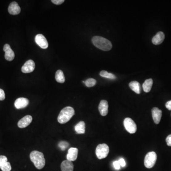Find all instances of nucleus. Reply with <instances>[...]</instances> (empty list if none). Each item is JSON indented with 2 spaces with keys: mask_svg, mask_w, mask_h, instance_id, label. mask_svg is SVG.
I'll return each mask as SVG.
<instances>
[{
  "mask_svg": "<svg viewBox=\"0 0 171 171\" xmlns=\"http://www.w3.org/2000/svg\"><path fill=\"white\" fill-rule=\"evenodd\" d=\"M92 42L96 48L103 51H110L112 48L111 42L102 37L94 36L92 39Z\"/></svg>",
  "mask_w": 171,
  "mask_h": 171,
  "instance_id": "nucleus-1",
  "label": "nucleus"
},
{
  "mask_svg": "<svg viewBox=\"0 0 171 171\" xmlns=\"http://www.w3.org/2000/svg\"><path fill=\"white\" fill-rule=\"evenodd\" d=\"M31 160L38 169H43L45 165L43 153L38 151H33L30 155Z\"/></svg>",
  "mask_w": 171,
  "mask_h": 171,
  "instance_id": "nucleus-2",
  "label": "nucleus"
},
{
  "mask_svg": "<svg viewBox=\"0 0 171 171\" xmlns=\"http://www.w3.org/2000/svg\"><path fill=\"white\" fill-rule=\"evenodd\" d=\"M75 115V110L71 107H67L62 109L58 117L59 123L61 124L66 123Z\"/></svg>",
  "mask_w": 171,
  "mask_h": 171,
  "instance_id": "nucleus-3",
  "label": "nucleus"
},
{
  "mask_svg": "<svg viewBox=\"0 0 171 171\" xmlns=\"http://www.w3.org/2000/svg\"><path fill=\"white\" fill-rule=\"evenodd\" d=\"M109 152V147L106 144L99 145L96 150V156L99 159H102L107 157Z\"/></svg>",
  "mask_w": 171,
  "mask_h": 171,
  "instance_id": "nucleus-4",
  "label": "nucleus"
},
{
  "mask_svg": "<svg viewBox=\"0 0 171 171\" xmlns=\"http://www.w3.org/2000/svg\"><path fill=\"white\" fill-rule=\"evenodd\" d=\"M157 160V153L155 152H150L146 154L145 158V166L147 168H152L155 165Z\"/></svg>",
  "mask_w": 171,
  "mask_h": 171,
  "instance_id": "nucleus-5",
  "label": "nucleus"
},
{
  "mask_svg": "<svg viewBox=\"0 0 171 171\" xmlns=\"http://www.w3.org/2000/svg\"><path fill=\"white\" fill-rule=\"evenodd\" d=\"M124 125L125 129L130 134H134L137 130V126L131 118L127 117L124 121Z\"/></svg>",
  "mask_w": 171,
  "mask_h": 171,
  "instance_id": "nucleus-6",
  "label": "nucleus"
},
{
  "mask_svg": "<svg viewBox=\"0 0 171 171\" xmlns=\"http://www.w3.org/2000/svg\"><path fill=\"white\" fill-rule=\"evenodd\" d=\"M35 41L37 44L43 49H47L49 46L48 41L43 34H39L35 38Z\"/></svg>",
  "mask_w": 171,
  "mask_h": 171,
  "instance_id": "nucleus-7",
  "label": "nucleus"
},
{
  "mask_svg": "<svg viewBox=\"0 0 171 171\" xmlns=\"http://www.w3.org/2000/svg\"><path fill=\"white\" fill-rule=\"evenodd\" d=\"M35 67L34 61L31 59L26 61L22 67V71L24 73H29L33 71Z\"/></svg>",
  "mask_w": 171,
  "mask_h": 171,
  "instance_id": "nucleus-8",
  "label": "nucleus"
},
{
  "mask_svg": "<svg viewBox=\"0 0 171 171\" xmlns=\"http://www.w3.org/2000/svg\"><path fill=\"white\" fill-rule=\"evenodd\" d=\"M0 168L2 171H10L11 165L8 162V159L4 156H0Z\"/></svg>",
  "mask_w": 171,
  "mask_h": 171,
  "instance_id": "nucleus-9",
  "label": "nucleus"
},
{
  "mask_svg": "<svg viewBox=\"0 0 171 171\" xmlns=\"http://www.w3.org/2000/svg\"><path fill=\"white\" fill-rule=\"evenodd\" d=\"M3 51L5 52V58L7 60L11 61L14 59L15 54L14 51L10 48V46L8 44L4 45Z\"/></svg>",
  "mask_w": 171,
  "mask_h": 171,
  "instance_id": "nucleus-10",
  "label": "nucleus"
},
{
  "mask_svg": "<svg viewBox=\"0 0 171 171\" xmlns=\"http://www.w3.org/2000/svg\"><path fill=\"white\" fill-rule=\"evenodd\" d=\"M29 103L28 99L24 98H18L14 102L15 107L17 109H22L26 108Z\"/></svg>",
  "mask_w": 171,
  "mask_h": 171,
  "instance_id": "nucleus-11",
  "label": "nucleus"
},
{
  "mask_svg": "<svg viewBox=\"0 0 171 171\" xmlns=\"http://www.w3.org/2000/svg\"><path fill=\"white\" fill-rule=\"evenodd\" d=\"M32 120V117L31 116L27 115L22 118L18 122V126L21 128H24L28 127L29 125Z\"/></svg>",
  "mask_w": 171,
  "mask_h": 171,
  "instance_id": "nucleus-12",
  "label": "nucleus"
},
{
  "mask_svg": "<svg viewBox=\"0 0 171 171\" xmlns=\"http://www.w3.org/2000/svg\"><path fill=\"white\" fill-rule=\"evenodd\" d=\"M153 118V121L156 124H158L161 121L162 116V110L157 108H153L152 110Z\"/></svg>",
  "mask_w": 171,
  "mask_h": 171,
  "instance_id": "nucleus-13",
  "label": "nucleus"
},
{
  "mask_svg": "<svg viewBox=\"0 0 171 171\" xmlns=\"http://www.w3.org/2000/svg\"><path fill=\"white\" fill-rule=\"evenodd\" d=\"M78 149L75 147L70 148L68 150V153L67 155V160L73 162L76 160L78 157Z\"/></svg>",
  "mask_w": 171,
  "mask_h": 171,
  "instance_id": "nucleus-14",
  "label": "nucleus"
},
{
  "mask_svg": "<svg viewBox=\"0 0 171 171\" xmlns=\"http://www.w3.org/2000/svg\"><path fill=\"white\" fill-rule=\"evenodd\" d=\"M99 110L101 115L106 116L108 115V104L107 101L102 100L100 102L99 106Z\"/></svg>",
  "mask_w": 171,
  "mask_h": 171,
  "instance_id": "nucleus-15",
  "label": "nucleus"
},
{
  "mask_svg": "<svg viewBox=\"0 0 171 171\" xmlns=\"http://www.w3.org/2000/svg\"><path fill=\"white\" fill-rule=\"evenodd\" d=\"M8 11L9 14L11 15L18 14L21 12V8L18 3L14 2L10 3L9 6Z\"/></svg>",
  "mask_w": 171,
  "mask_h": 171,
  "instance_id": "nucleus-16",
  "label": "nucleus"
},
{
  "mask_svg": "<svg viewBox=\"0 0 171 171\" xmlns=\"http://www.w3.org/2000/svg\"><path fill=\"white\" fill-rule=\"evenodd\" d=\"M165 38L164 33L162 31H159L156 34L155 36L153 37L152 41L153 44L156 45H159L164 42Z\"/></svg>",
  "mask_w": 171,
  "mask_h": 171,
  "instance_id": "nucleus-17",
  "label": "nucleus"
},
{
  "mask_svg": "<svg viewBox=\"0 0 171 171\" xmlns=\"http://www.w3.org/2000/svg\"><path fill=\"white\" fill-rule=\"evenodd\" d=\"M61 169L62 171H73V164L67 160H65L61 163Z\"/></svg>",
  "mask_w": 171,
  "mask_h": 171,
  "instance_id": "nucleus-18",
  "label": "nucleus"
},
{
  "mask_svg": "<svg viewBox=\"0 0 171 171\" xmlns=\"http://www.w3.org/2000/svg\"><path fill=\"white\" fill-rule=\"evenodd\" d=\"M131 89L134 91L136 93L139 94L141 92V87L140 84L137 81H133L131 82L129 84Z\"/></svg>",
  "mask_w": 171,
  "mask_h": 171,
  "instance_id": "nucleus-19",
  "label": "nucleus"
},
{
  "mask_svg": "<svg viewBox=\"0 0 171 171\" xmlns=\"http://www.w3.org/2000/svg\"><path fill=\"white\" fill-rule=\"evenodd\" d=\"M75 130L78 134H83L85 133V123L84 121H80L75 127Z\"/></svg>",
  "mask_w": 171,
  "mask_h": 171,
  "instance_id": "nucleus-20",
  "label": "nucleus"
},
{
  "mask_svg": "<svg viewBox=\"0 0 171 171\" xmlns=\"http://www.w3.org/2000/svg\"><path fill=\"white\" fill-rule=\"evenodd\" d=\"M153 84V81L152 79H146L143 84V88L144 91L146 93L150 92V90H151Z\"/></svg>",
  "mask_w": 171,
  "mask_h": 171,
  "instance_id": "nucleus-21",
  "label": "nucleus"
},
{
  "mask_svg": "<svg viewBox=\"0 0 171 171\" xmlns=\"http://www.w3.org/2000/svg\"><path fill=\"white\" fill-rule=\"evenodd\" d=\"M55 79L56 81L59 83H63L65 81L64 75L63 72L61 70H58L56 72Z\"/></svg>",
  "mask_w": 171,
  "mask_h": 171,
  "instance_id": "nucleus-22",
  "label": "nucleus"
},
{
  "mask_svg": "<svg viewBox=\"0 0 171 171\" xmlns=\"http://www.w3.org/2000/svg\"><path fill=\"white\" fill-rule=\"evenodd\" d=\"M100 75L103 78H107V79H116V76L113 74L107 72V71H102L100 72Z\"/></svg>",
  "mask_w": 171,
  "mask_h": 171,
  "instance_id": "nucleus-23",
  "label": "nucleus"
},
{
  "mask_svg": "<svg viewBox=\"0 0 171 171\" xmlns=\"http://www.w3.org/2000/svg\"><path fill=\"white\" fill-rule=\"evenodd\" d=\"M96 81L95 79L92 78L88 79L86 81H85V84L87 87H92L94 86L96 84Z\"/></svg>",
  "mask_w": 171,
  "mask_h": 171,
  "instance_id": "nucleus-24",
  "label": "nucleus"
},
{
  "mask_svg": "<svg viewBox=\"0 0 171 171\" xmlns=\"http://www.w3.org/2000/svg\"><path fill=\"white\" fill-rule=\"evenodd\" d=\"M68 146H69V144L66 141H61L59 144V146L62 151L65 150Z\"/></svg>",
  "mask_w": 171,
  "mask_h": 171,
  "instance_id": "nucleus-25",
  "label": "nucleus"
},
{
  "mask_svg": "<svg viewBox=\"0 0 171 171\" xmlns=\"http://www.w3.org/2000/svg\"><path fill=\"white\" fill-rule=\"evenodd\" d=\"M5 94L4 91L0 88V100L2 101L5 100Z\"/></svg>",
  "mask_w": 171,
  "mask_h": 171,
  "instance_id": "nucleus-26",
  "label": "nucleus"
},
{
  "mask_svg": "<svg viewBox=\"0 0 171 171\" xmlns=\"http://www.w3.org/2000/svg\"><path fill=\"white\" fill-rule=\"evenodd\" d=\"M51 2L56 5H60L64 2V0H52Z\"/></svg>",
  "mask_w": 171,
  "mask_h": 171,
  "instance_id": "nucleus-27",
  "label": "nucleus"
},
{
  "mask_svg": "<svg viewBox=\"0 0 171 171\" xmlns=\"http://www.w3.org/2000/svg\"><path fill=\"white\" fill-rule=\"evenodd\" d=\"M113 165H114V168H115L116 170H119L120 168V165H119L118 161H115L113 163Z\"/></svg>",
  "mask_w": 171,
  "mask_h": 171,
  "instance_id": "nucleus-28",
  "label": "nucleus"
},
{
  "mask_svg": "<svg viewBox=\"0 0 171 171\" xmlns=\"http://www.w3.org/2000/svg\"><path fill=\"white\" fill-rule=\"evenodd\" d=\"M118 161L120 166L124 167L125 166L126 163H125V161H124V160L123 158L120 159Z\"/></svg>",
  "mask_w": 171,
  "mask_h": 171,
  "instance_id": "nucleus-29",
  "label": "nucleus"
},
{
  "mask_svg": "<svg viewBox=\"0 0 171 171\" xmlns=\"http://www.w3.org/2000/svg\"><path fill=\"white\" fill-rule=\"evenodd\" d=\"M166 143L169 146H171V135H169L166 139Z\"/></svg>",
  "mask_w": 171,
  "mask_h": 171,
  "instance_id": "nucleus-30",
  "label": "nucleus"
},
{
  "mask_svg": "<svg viewBox=\"0 0 171 171\" xmlns=\"http://www.w3.org/2000/svg\"><path fill=\"white\" fill-rule=\"evenodd\" d=\"M165 107L168 110H171V100L169 101L166 102V104H165Z\"/></svg>",
  "mask_w": 171,
  "mask_h": 171,
  "instance_id": "nucleus-31",
  "label": "nucleus"
}]
</instances>
